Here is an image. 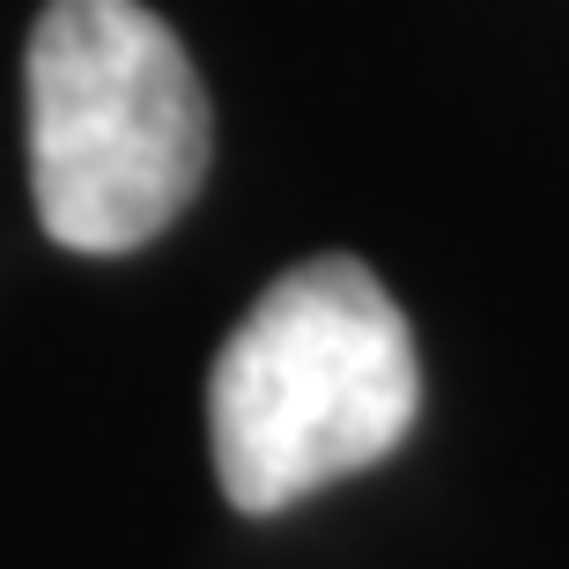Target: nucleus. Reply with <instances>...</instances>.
Returning <instances> with one entry per match:
<instances>
[{
	"label": "nucleus",
	"mask_w": 569,
	"mask_h": 569,
	"mask_svg": "<svg viewBox=\"0 0 569 569\" xmlns=\"http://www.w3.org/2000/svg\"><path fill=\"white\" fill-rule=\"evenodd\" d=\"M422 407L407 311L362 259H303L259 296L208 370L214 481L244 518H274L400 451Z\"/></svg>",
	"instance_id": "nucleus-1"
},
{
	"label": "nucleus",
	"mask_w": 569,
	"mask_h": 569,
	"mask_svg": "<svg viewBox=\"0 0 569 569\" xmlns=\"http://www.w3.org/2000/svg\"><path fill=\"white\" fill-rule=\"evenodd\" d=\"M30 192L52 244L141 252L208 178V89L141 0H44L30 30Z\"/></svg>",
	"instance_id": "nucleus-2"
}]
</instances>
